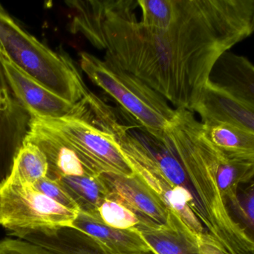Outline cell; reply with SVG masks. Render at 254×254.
<instances>
[{"label":"cell","instance_id":"6da1fadb","mask_svg":"<svg viewBox=\"0 0 254 254\" xmlns=\"http://www.w3.org/2000/svg\"><path fill=\"white\" fill-rule=\"evenodd\" d=\"M71 31L176 109L193 113L219 58L254 33V0H174L165 29L137 19L132 0L68 1Z\"/></svg>","mask_w":254,"mask_h":254},{"label":"cell","instance_id":"7a4b0ae2","mask_svg":"<svg viewBox=\"0 0 254 254\" xmlns=\"http://www.w3.org/2000/svg\"><path fill=\"white\" fill-rule=\"evenodd\" d=\"M165 134L195 188L200 221L207 234L228 254H254V242L233 217L220 191L245 183L252 174V166L226 158L189 110L176 109Z\"/></svg>","mask_w":254,"mask_h":254},{"label":"cell","instance_id":"3957f363","mask_svg":"<svg viewBox=\"0 0 254 254\" xmlns=\"http://www.w3.org/2000/svg\"><path fill=\"white\" fill-rule=\"evenodd\" d=\"M0 46L15 67L65 101L77 104L89 93L68 55L57 53L28 32L1 4Z\"/></svg>","mask_w":254,"mask_h":254},{"label":"cell","instance_id":"277c9868","mask_svg":"<svg viewBox=\"0 0 254 254\" xmlns=\"http://www.w3.org/2000/svg\"><path fill=\"white\" fill-rule=\"evenodd\" d=\"M80 64L89 79L111 95L140 126L156 138L165 136L176 109L172 108L162 95L110 60L81 52Z\"/></svg>","mask_w":254,"mask_h":254},{"label":"cell","instance_id":"5b68a950","mask_svg":"<svg viewBox=\"0 0 254 254\" xmlns=\"http://www.w3.org/2000/svg\"><path fill=\"white\" fill-rule=\"evenodd\" d=\"M79 212L51 199L33 186L6 180L0 185V226L9 236L61 228L72 229Z\"/></svg>","mask_w":254,"mask_h":254},{"label":"cell","instance_id":"8992f818","mask_svg":"<svg viewBox=\"0 0 254 254\" xmlns=\"http://www.w3.org/2000/svg\"><path fill=\"white\" fill-rule=\"evenodd\" d=\"M43 118L77 153L89 175L134 174L113 136L76 118Z\"/></svg>","mask_w":254,"mask_h":254},{"label":"cell","instance_id":"52a82bcc","mask_svg":"<svg viewBox=\"0 0 254 254\" xmlns=\"http://www.w3.org/2000/svg\"><path fill=\"white\" fill-rule=\"evenodd\" d=\"M31 116L13 93L0 63V185L10 175L25 142Z\"/></svg>","mask_w":254,"mask_h":254},{"label":"cell","instance_id":"ba28073f","mask_svg":"<svg viewBox=\"0 0 254 254\" xmlns=\"http://www.w3.org/2000/svg\"><path fill=\"white\" fill-rule=\"evenodd\" d=\"M98 177L107 190V198L135 213L140 224L164 225L167 222L170 210L137 174L102 173Z\"/></svg>","mask_w":254,"mask_h":254},{"label":"cell","instance_id":"9c48e42d","mask_svg":"<svg viewBox=\"0 0 254 254\" xmlns=\"http://www.w3.org/2000/svg\"><path fill=\"white\" fill-rule=\"evenodd\" d=\"M0 63L12 91L29 114L53 119L74 116L77 104L68 102L46 89L7 58H1Z\"/></svg>","mask_w":254,"mask_h":254},{"label":"cell","instance_id":"30bf717a","mask_svg":"<svg viewBox=\"0 0 254 254\" xmlns=\"http://www.w3.org/2000/svg\"><path fill=\"white\" fill-rule=\"evenodd\" d=\"M72 230L105 254H152L135 228L116 229L105 225L99 216L79 212Z\"/></svg>","mask_w":254,"mask_h":254},{"label":"cell","instance_id":"8fae6325","mask_svg":"<svg viewBox=\"0 0 254 254\" xmlns=\"http://www.w3.org/2000/svg\"><path fill=\"white\" fill-rule=\"evenodd\" d=\"M208 85L254 110V64L246 57L225 52L213 67Z\"/></svg>","mask_w":254,"mask_h":254},{"label":"cell","instance_id":"7c38bea8","mask_svg":"<svg viewBox=\"0 0 254 254\" xmlns=\"http://www.w3.org/2000/svg\"><path fill=\"white\" fill-rule=\"evenodd\" d=\"M201 122H226L254 132V110L230 98L207 84L205 90L193 110Z\"/></svg>","mask_w":254,"mask_h":254},{"label":"cell","instance_id":"4fadbf2b","mask_svg":"<svg viewBox=\"0 0 254 254\" xmlns=\"http://www.w3.org/2000/svg\"><path fill=\"white\" fill-rule=\"evenodd\" d=\"M204 134L228 159L254 164V132L226 122L202 123Z\"/></svg>","mask_w":254,"mask_h":254},{"label":"cell","instance_id":"5bb4252c","mask_svg":"<svg viewBox=\"0 0 254 254\" xmlns=\"http://www.w3.org/2000/svg\"><path fill=\"white\" fill-rule=\"evenodd\" d=\"M13 237L37 245L53 254H105L79 234L77 242L69 228L20 233Z\"/></svg>","mask_w":254,"mask_h":254},{"label":"cell","instance_id":"9a60e30c","mask_svg":"<svg viewBox=\"0 0 254 254\" xmlns=\"http://www.w3.org/2000/svg\"><path fill=\"white\" fill-rule=\"evenodd\" d=\"M78 206L80 212L98 216V210L107 198V192L98 176H65L55 179Z\"/></svg>","mask_w":254,"mask_h":254},{"label":"cell","instance_id":"2e32d148","mask_svg":"<svg viewBox=\"0 0 254 254\" xmlns=\"http://www.w3.org/2000/svg\"><path fill=\"white\" fill-rule=\"evenodd\" d=\"M48 171L49 164L46 155L38 146L25 140L15 157L7 180L34 186L39 180L47 176Z\"/></svg>","mask_w":254,"mask_h":254},{"label":"cell","instance_id":"e0dca14e","mask_svg":"<svg viewBox=\"0 0 254 254\" xmlns=\"http://www.w3.org/2000/svg\"><path fill=\"white\" fill-rule=\"evenodd\" d=\"M98 215L105 225L116 229H131L140 223L135 213L120 203L108 198L98 208Z\"/></svg>","mask_w":254,"mask_h":254},{"label":"cell","instance_id":"ac0fdd59","mask_svg":"<svg viewBox=\"0 0 254 254\" xmlns=\"http://www.w3.org/2000/svg\"><path fill=\"white\" fill-rule=\"evenodd\" d=\"M240 213L236 221L254 242V177L239 189Z\"/></svg>","mask_w":254,"mask_h":254},{"label":"cell","instance_id":"d6986e66","mask_svg":"<svg viewBox=\"0 0 254 254\" xmlns=\"http://www.w3.org/2000/svg\"><path fill=\"white\" fill-rule=\"evenodd\" d=\"M34 186L37 190L65 208L73 211L80 212V209L74 200L55 180L45 177L39 180Z\"/></svg>","mask_w":254,"mask_h":254},{"label":"cell","instance_id":"ffe728a7","mask_svg":"<svg viewBox=\"0 0 254 254\" xmlns=\"http://www.w3.org/2000/svg\"><path fill=\"white\" fill-rule=\"evenodd\" d=\"M0 254H53L49 251L17 238L0 240Z\"/></svg>","mask_w":254,"mask_h":254},{"label":"cell","instance_id":"44dd1931","mask_svg":"<svg viewBox=\"0 0 254 254\" xmlns=\"http://www.w3.org/2000/svg\"><path fill=\"white\" fill-rule=\"evenodd\" d=\"M3 58H5V56H4V53H3L2 49H1V46H0V60Z\"/></svg>","mask_w":254,"mask_h":254}]
</instances>
